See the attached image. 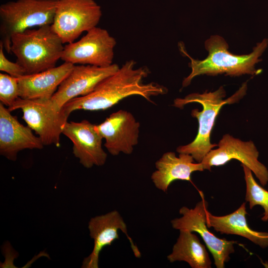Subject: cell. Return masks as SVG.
I'll use <instances>...</instances> for the list:
<instances>
[{
  "label": "cell",
  "instance_id": "21",
  "mask_svg": "<svg viewBox=\"0 0 268 268\" xmlns=\"http://www.w3.org/2000/svg\"><path fill=\"white\" fill-rule=\"evenodd\" d=\"M19 97L17 78L7 73H0V100L7 108Z\"/></svg>",
  "mask_w": 268,
  "mask_h": 268
},
{
  "label": "cell",
  "instance_id": "1",
  "mask_svg": "<svg viewBox=\"0 0 268 268\" xmlns=\"http://www.w3.org/2000/svg\"><path fill=\"white\" fill-rule=\"evenodd\" d=\"M135 65L133 60L126 62L116 72L102 80L91 92L71 99L62 110L69 116L75 110H104L131 96H140L152 102V97L167 93L168 89L160 84L144 83L149 70L146 66L136 68Z\"/></svg>",
  "mask_w": 268,
  "mask_h": 268
},
{
  "label": "cell",
  "instance_id": "10",
  "mask_svg": "<svg viewBox=\"0 0 268 268\" xmlns=\"http://www.w3.org/2000/svg\"><path fill=\"white\" fill-rule=\"evenodd\" d=\"M217 146L209 151L201 161L204 170L210 171L213 166L223 165L236 159L252 171L262 186L267 185L268 169L259 160V152L252 141H243L225 134Z\"/></svg>",
  "mask_w": 268,
  "mask_h": 268
},
{
  "label": "cell",
  "instance_id": "23",
  "mask_svg": "<svg viewBox=\"0 0 268 268\" xmlns=\"http://www.w3.org/2000/svg\"></svg>",
  "mask_w": 268,
  "mask_h": 268
},
{
  "label": "cell",
  "instance_id": "12",
  "mask_svg": "<svg viewBox=\"0 0 268 268\" xmlns=\"http://www.w3.org/2000/svg\"><path fill=\"white\" fill-rule=\"evenodd\" d=\"M119 68L116 64L106 67L74 65L51 99L58 108L61 109L71 99L91 92L102 80Z\"/></svg>",
  "mask_w": 268,
  "mask_h": 268
},
{
  "label": "cell",
  "instance_id": "4",
  "mask_svg": "<svg viewBox=\"0 0 268 268\" xmlns=\"http://www.w3.org/2000/svg\"><path fill=\"white\" fill-rule=\"evenodd\" d=\"M63 44L51 25H46L13 34L10 50L26 74H31L56 67L63 54Z\"/></svg>",
  "mask_w": 268,
  "mask_h": 268
},
{
  "label": "cell",
  "instance_id": "16",
  "mask_svg": "<svg viewBox=\"0 0 268 268\" xmlns=\"http://www.w3.org/2000/svg\"><path fill=\"white\" fill-rule=\"evenodd\" d=\"M193 156L189 154L167 152L155 162L156 170L151 179L155 187L167 192L169 187L177 180L192 182L191 174L196 171L204 170L202 163L194 162Z\"/></svg>",
  "mask_w": 268,
  "mask_h": 268
},
{
  "label": "cell",
  "instance_id": "11",
  "mask_svg": "<svg viewBox=\"0 0 268 268\" xmlns=\"http://www.w3.org/2000/svg\"><path fill=\"white\" fill-rule=\"evenodd\" d=\"M95 128L105 140L104 146L112 155L131 154L138 144L140 123L128 111L112 113Z\"/></svg>",
  "mask_w": 268,
  "mask_h": 268
},
{
  "label": "cell",
  "instance_id": "2",
  "mask_svg": "<svg viewBox=\"0 0 268 268\" xmlns=\"http://www.w3.org/2000/svg\"><path fill=\"white\" fill-rule=\"evenodd\" d=\"M268 45V39L265 38L257 44L250 54L236 55L228 51V45L222 37L213 35L205 42V48L208 52V56L200 61L192 58L181 42L179 44V49L190 59L189 65L192 69L190 74L184 79L182 86H188L194 78L203 74L216 75L225 73L230 76L258 74L261 70L256 69L255 65L262 60L259 58Z\"/></svg>",
  "mask_w": 268,
  "mask_h": 268
},
{
  "label": "cell",
  "instance_id": "8",
  "mask_svg": "<svg viewBox=\"0 0 268 268\" xmlns=\"http://www.w3.org/2000/svg\"><path fill=\"white\" fill-rule=\"evenodd\" d=\"M199 193L201 200L195 207H182L179 210L182 216L172 219L171 223L173 228L179 231L187 230L198 233L210 252L215 267L223 268L225 264L230 260V255L234 252V245L237 242L219 238L209 230L206 225L208 203L202 192Z\"/></svg>",
  "mask_w": 268,
  "mask_h": 268
},
{
  "label": "cell",
  "instance_id": "14",
  "mask_svg": "<svg viewBox=\"0 0 268 268\" xmlns=\"http://www.w3.org/2000/svg\"><path fill=\"white\" fill-rule=\"evenodd\" d=\"M62 134L72 141L73 154L83 167L90 168L105 164L107 154L102 148L103 138L95 125L86 120L67 122Z\"/></svg>",
  "mask_w": 268,
  "mask_h": 268
},
{
  "label": "cell",
  "instance_id": "5",
  "mask_svg": "<svg viewBox=\"0 0 268 268\" xmlns=\"http://www.w3.org/2000/svg\"><path fill=\"white\" fill-rule=\"evenodd\" d=\"M58 0H16L0 6V37L11 54V37L31 27L52 25Z\"/></svg>",
  "mask_w": 268,
  "mask_h": 268
},
{
  "label": "cell",
  "instance_id": "15",
  "mask_svg": "<svg viewBox=\"0 0 268 268\" xmlns=\"http://www.w3.org/2000/svg\"><path fill=\"white\" fill-rule=\"evenodd\" d=\"M10 112L0 102V154L14 161L19 151L41 149L44 145L32 130L21 124Z\"/></svg>",
  "mask_w": 268,
  "mask_h": 268
},
{
  "label": "cell",
  "instance_id": "17",
  "mask_svg": "<svg viewBox=\"0 0 268 268\" xmlns=\"http://www.w3.org/2000/svg\"><path fill=\"white\" fill-rule=\"evenodd\" d=\"M74 65L64 62L58 67L17 78L19 97L24 99H51Z\"/></svg>",
  "mask_w": 268,
  "mask_h": 268
},
{
  "label": "cell",
  "instance_id": "7",
  "mask_svg": "<svg viewBox=\"0 0 268 268\" xmlns=\"http://www.w3.org/2000/svg\"><path fill=\"white\" fill-rule=\"evenodd\" d=\"M102 15L94 0H58L51 26L64 44L70 43L97 26Z\"/></svg>",
  "mask_w": 268,
  "mask_h": 268
},
{
  "label": "cell",
  "instance_id": "18",
  "mask_svg": "<svg viewBox=\"0 0 268 268\" xmlns=\"http://www.w3.org/2000/svg\"><path fill=\"white\" fill-rule=\"evenodd\" d=\"M246 202L234 212L223 216H215L206 212V225L221 234L243 237L262 248L268 247V232L253 230L246 218Z\"/></svg>",
  "mask_w": 268,
  "mask_h": 268
},
{
  "label": "cell",
  "instance_id": "22",
  "mask_svg": "<svg viewBox=\"0 0 268 268\" xmlns=\"http://www.w3.org/2000/svg\"><path fill=\"white\" fill-rule=\"evenodd\" d=\"M0 70L6 72L14 77L18 78L26 74L24 68L17 62L9 61L3 53V46L0 42Z\"/></svg>",
  "mask_w": 268,
  "mask_h": 268
},
{
  "label": "cell",
  "instance_id": "6",
  "mask_svg": "<svg viewBox=\"0 0 268 268\" xmlns=\"http://www.w3.org/2000/svg\"><path fill=\"white\" fill-rule=\"evenodd\" d=\"M10 111L20 109L22 118L38 135L44 145H60V135L68 116L51 99H24L18 97L8 107Z\"/></svg>",
  "mask_w": 268,
  "mask_h": 268
},
{
  "label": "cell",
  "instance_id": "19",
  "mask_svg": "<svg viewBox=\"0 0 268 268\" xmlns=\"http://www.w3.org/2000/svg\"><path fill=\"white\" fill-rule=\"evenodd\" d=\"M170 263L185 262L192 268H210L211 261L205 246L194 232L180 230L172 252L167 256Z\"/></svg>",
  "mask_w": 268,
  "mask_h": 268
},
{
  "label": "cell",
  "instance_id": "20",
  "mask_svg": "<svg viewBox=\"0 0 268 268\" xmlns=\"http://www.w3.org/2000/svg\"><path fill=\"white\" fill-rule=\"evenodd\" d=\"M246 183L245 201L249 202L250 209L260 205L264 209L261 220L268 221V191L260 186L254 179L252 171L246 166L241 164Z\"/></svg>",
  "mask_w": 268,
  "mask_h": 268
},
{
  "label": "cell",
  "instance_id": "9",
  "mask_svg": "<svg viewBox=\"0 0 268 268\" xmlns=\"http://www.w3.org/2000/svg\"><path fill=\"white\" fill-rule=\"evenodd\" d=\"M116 45L106 29L96 26L78 41L65 46L61 59L73 65L108 67L113 64Z\"/></svg>",
  "mask_w": 268,
  "mask_h": 268
},
{
  "label": "cell",
  "instance_id": "3",
  "mask_svg": "<svg viewBox=\"0 0 268 268\" xmlns=\"http://www.w3.org/2000/svg\"><path fill=\"white\" fill-rule=\"evenodd\" d=\"M246 83L230 98H223L226 93L223 86H220L214 92L200 94L191 93L183 98H176L174 101V106L182 109L186 105L191 103H198L202 106L201 111L197 109L192 110L191 115L197 119L199 123L198 131L195 139L190 143L181 145L177 148L179 153L191 155L194 160L201 162L204 157L217 144L211 143V133L219 112L225 104H231L238 101L246 91Z\"/></svg>",
  "mask_w": 268,
  "mask_h": 268
},
{
  "label": "cell",
  "instance_id": "13",
  "mask_svg": "<svg viewBox=\"0 0 268 268\" xmlns=\"http://www.w3.org/2000/svg\"><path fill=\"white\" fill-rule=\"evenodd\" d=\"M88 227L89 235L94 240V247L91 254L84 259L81 268H98L100 252L104 248L110 246L119 238V230L126 235L134 256L137 258L141 257L138 248L128 234L126 223L118 211L112 210L91 218Z\"/></svg>",
  "mask_w": 268,
  "mask_h": 268
}]
</instances>
